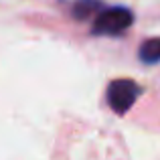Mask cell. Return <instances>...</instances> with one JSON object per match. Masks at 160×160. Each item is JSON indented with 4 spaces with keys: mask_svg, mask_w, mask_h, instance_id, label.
<instances>
[{
    "mask_svg": "<svg viewBox=\"0 0 160 160\" xmlns=\"http://www.w3.org/2000/svg\"><path fill=\"white\" fill-rule=\"evenodd\" d=\"M134 24V12L128 6H103L95 14V20L91 24L93 37H124Z\"/></svg>",
    "mask_w": 160,
    "mask_h": 160,
    "instance_id": "6da1fadb",
    "label": "cell"
},
{
    "mask_svg": "<svg viewBox=\"0 0 160 160\" xmlns=\"http://www.w3.org/2000/svg\"><path fill=\"white\" fill-rule=\"evenodd\" d=\"M106 95H108L109 108L118 116H126L132 109L134 103L138 102V98L142 95V87L130 77H120V79L109 81Z\"/></svg>",
    "mask_w": 160,
    "mask_h": 160,
    "instance_id": "7a4b0ae2",
    "label": "cell"
},
{
    "mask_svg": "<svg viewBox=\"0 0 160 160\" xmlns=\"http://www.w3.org/2000/svg\"><path fill=\"white\" fill-rule=\"evenodd\" d=\"M106 4L102 0H75L71 6V16L75 20H87L91 16H95Z\"/></svg>",
    "mask_w": 160,
    "mask_h": 160,
    "instance_id": "3957f363",
    "label": "cell"
},
{
    "mask_svg": "<svg viewBox=\"0 0 160 160\" xmlns=\"http://www.w3.org/2000/svg\"><path fill=\"white\" fill-rule=\"evenodd\" d=\"M138 59L144 65H158L160 63V37L142 41L140 49H138Z\"/></svg>",
    "mask_w": 160,
    "mask_h": 160,
    "instance_id": "277c9868",
    "label": "cell"
}]
</instances>
